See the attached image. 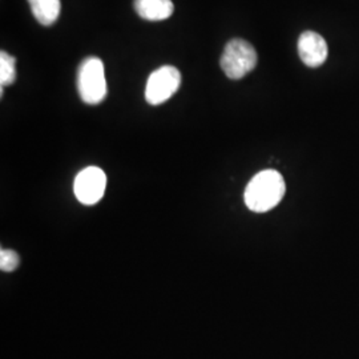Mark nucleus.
I'll list each match as a JSON object with an SVG mask.
<instances>
[{
  "label": "nucleus",
  "instance_id": "nucleus-1",
  "mask_svg": "<svg viewBox=\"0 0 359 359\" xmlns=\"http://www.w3.org/2000/svg\"><path fill=\"white\" fill-rule=\"evenodd\" d=\"M285 180L281 173L266 169L257 173L245 189V204L257 212L265 213L278 205L285 196Z\"/></svg>",
  "mask_w": 359,
  "mask_h": 359
},
{
  "label": "nucleus",
  "instance_id": "nucleus-2",
  "mask_svg": "<svg viewBox=\"0 0 359 359\" xmlns=\"http://www.w3.org/2000/svg\"><path fill=\"white\" fill-rule=\"evenodd\" d=\"M77 90L81 100L90 105L102 103L107 96V81L103 62L99 57H87L77 72Z\"/></svg>",
  "mask_w": 359,
  "mask_h": 359
},
{
  "label": "nucleus",
  "instance_id": "nucleus-3",
  "mask_svg": "<svg viewBox=\"0 0 359 359\" xmlns=\"http://www.w3.org/2000/svg\"><path fill=\"white\" fill-rule=\"evenodd\" d=\"M219 65L225 75L231 80L243 79L256 68V50L246 40L233 39L226 44Z\"/></svg>",
  "mask_w": 359,
  "mask_h": 359
},
{
  "label": "nucleus",
  "instance_id": "nucleus-4",
  "mask_svg": "<svg viewBox=\"0 0 359 359\" xmlns=\"http://www.w3.org/2000/svg\"><path fill=\"white\" fill-rule=\"evenodd\" d=\"M181 74L176 67L164 65L154 71L147 81L145 100L151 105H160L169 100L180 88Z\"/></svg>",
  "mask_w": 359,
  "mask_h": 359
},
{
  "label": "nucleus",
  "instance_id": "nucleus-5",
  "mask_svg": "<svg viewBox=\"0 0 359 359\" xmlns=\"http://www.w3.org/2000/svg\"><path fill=\"white\" fill-rule=\"evenodd\" d=\"M107 187V176L100 168L83 169L75 179L74 192L83 205H95L103 198Z\"/></svg>",
  "mask_w": 359,
  "mask_h": 359
},
{
  "label": "nucleus",
  "instance_id": "nucleus-6",
  "mask_svg": "<svg viewBox=\"0 0 359 359\" xmlns=\"http://www.w3.org/2000/svg\"><path fill=\"white\" fill-rule=\"evenodd\" d=\"M298 53L305 65L316 68L326 62L329 48L326 40L320 34L305 31L298 39Z\"/></svg>",
  "mask_w": 359,
  "mask_h": 359
},
{
  "label": "nucleus",
  "instance_id": "nucleus-7",
  "mask_svg": "<svg viewBox=\"0 0 359 359\" xmlns=\"http://www.w3.org/2000/svg\"><path fill=\"white\" fill-rule=\"evenodd\" d=\"M135 10L145 20L160 22L172 16L175 6L172 0H135Z\"/></svg>",
  "mask_w": 359,
  "mask_h": 359
},
{
  "label": "nucleus",
  "instance_id": "nucleus-8",
  "mask_svg": "<svg viewBox=\"0 0 359 359\" xmlns=\"http://www.w3.org/2000/svg\"><path fill=\"white\" fill-rule=\"evenodd\" d=\"M35 19L43 26L53 25L60 15V0H28Z\"/></svg>",
  "mask_w": 359,
  "mask_h": 359
},
{
  "label": "nucleus",
  "instance_id": "nucleus-9",
  "mask_svg": "<svg viewBox=\"0 0 359 359\" xmlns=\"http://www.w3.org/2000/svg\"><path fill=\"white\" fill-rule=\"evenodd\" d=\"M16 79V59L8 52L0 53V84L1 88L11 86Z\"/></svg>",
  "mask_w": 359,
  "mask_h": 359
},
{
  "label": "nucleus",
  "instance_id": "nucleus-10",
  "mask_svg": "<svg viewBox=\"0 0 359 359\" xmlns=\"http://www.w3.org/2000/svg\"><path fill=\"white\" fill-rule=\"evenodd\" d=\"M19 256L16 252L10 250V249H1L0 252V268L3 271L11 273L13 270L18 269L19 266Z\"/></svg>",
  "mask_w": 359,
  "mask_h": 359
}]
</instances>
